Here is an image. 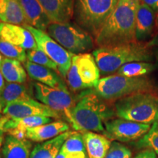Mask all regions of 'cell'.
Segmentation results:
<instances>
[{
	"instance_id": "cell-1",
	"label": "cell",
	"mask_w": 158,
	"mask_h": 158,
	"mask_svg": "<svg viewBox=\"0 0 158 158\" xmlns=\"http://www.w3.org/2000/svg\"><path fill=\"white\" fill-rule=\"evenodd\" d=\"M139 4V0H118L113 13L94 38L97 46H115L137 42L135 23Z\"/></svg>"
},
{
	"instance_id": "cell-2",
	"label": "cell",
	"mask_w": 158,
	"mask_h": 158,
	"mask_svg": "<svg viewBox=\"0 0 158 158\" xmlns=\"http://www.w3.org/2000/svg\"><path fill=\"white\" fill-rule=\"evenodd\" d=\"M94 89L82 92L73 111L74 130L102 133L104 135V124L116 116L115 110Z\"/></svg>"
},
{
	"instance_id": "cell-3",
	"label": "cell",
	"mask_w": 158,
	"mask_h": 158,
	"mask_svg": "<svg viewBox=\"0 0 158 158\" xmlns=\"http://www.w3.org/2000/svg\"><path fill=\"white\" fill-rule=\"evenodd\" d=\"M92 54L95 59L100 75L113 74L123 65L134 62H151L154 59L152 48L146 43L135 42L125 45L98 47Z\"/></svg>"
},
{
	"instance_id": "cell-4",
	"label": "cell",
	"mask_w": 158,
	"mask_h": 158,
	"mask_svg": "<svg viewBox=\"0 0 158 158\" xmlns=\"http://www.w3.org/2000/svg\"><path fill=\"white\" fill-rule=\"evenodd\" d=\"M94 90L106 100H117L136 93L155 94L158 86L155 81L147 76L127 77L118 74L100 78Z\"/></svg>"
},
{
	"instance_id": "cell-5",
	"label": "cell",
	"mask_w": 158,
	"mask_h": 158,
	"mask_svg": "<svg viewBox=\"0 0 158 158\" xmlns=\"http://www.w3.org/2000/svg\"><path fill=\"white\" fill-rule=\"evenodd\" d=\"M116 116L142 124L158 121V98L155 94L136 93L116 100Z\"/></svg>"
},
{
	"instance_id": "cell-6",
	"label": "cell",
	"mask_w": 158,
	"mask_h": 158,
	"mask_svg": "<svg viewBox=\"0 0 158 158\" xmlns=\"http://www.w3.org/2000/svg\"><path fill=\"white\" fill-rule=\"evenodd\" d=\"M118 0H75L73 19L95 38L117 5Z\"/></svg>"
},
{
	"instance_id": "cell-7",
	"label": "cell",
	"mask_w": 158,
	"mask_h": 158,
	"mask_svg": "<svg viewBox=\"0 0 158 158\" xmlns=\"http://www.w3.org/2000/svg\"><path fill=\"white\" fill-rule=\"evenodd\" d=\"M46 32L63 48L76 55L93 50L94 38L76 23H51Z\"/></svg>"
},
{
	"instance_id": "cell-8",
	"label": "cell",
	"mask_w": 158,
	"mask_h": 158,
	"mask_svg": "<svg viewBox=\"0 0 158 158\" xmlns=\"http://www.w3.org/2000/svg\"><path fill=\"white\" fill-rule=\"evenodd\" d=\"M100 79V72L93 54L84 53L73 55L66 77L69 89L73 92L94 89Z\"/></svg>"
},
{
	"instance_id": "cell-9",
	"label": "cell",
	"mask_w": 158,
	"mask_h": 158,
	"mask_svg": "<svg viewBox=\"0 0 158 158\" xmlns=\"http://www.w3.org/2000/svg\"><path fill=\"white\" fill-rule=\"evenodd\" d=\"M34 94L38 101L46 105L54 111L57 112L70 122L74 127L73 111L76 102L68 91V86L54 88L46 85L35 82L33 84Z\"/></svg>"
},
{
	"instance_id": "cell-10",
	"label": "cell",
	"mask_w": 158,
	"mask_h": 158,
	"mask_svg": "<svg viewBox=\"0 0 158 158\" xmlns=\"http://www.w3.org/2000/svg\"><path fill=\"white\" fill-rule=\"evenodd\" d=\"M23 27L32 34L38 48L43 51L57 65L58 73L66 79L74 54L63 48L46 31L35 28L29 24L23 25Z\"/></svg>"
},
{
	"instance_id": "cell-11",
	"label": "cell",
	"mask_w": 158,
	"mask_h": 158,
	"mask_svg": "<svg viewBox=\"0 0 158 158\" xmlns=\"http://www.w3.org/2000/svg\"><path fill=\"white\" fill-rule=\"evenodd\" d=\"M105 133L110 140L130 142L141 139L151 129V124H142L123 118H112L104 124Z\"/></svg>"
},
{
	"instance_id": "cell-12",
	"label": "cell",
	"mask_w": 158,
	"mask_h": 158,
	"mask_svg": "<svg viewBox=\"0 0 158 158\" xmlns=\"http://www.w3.org/2000/svg\"><path fill=\"white\" fill-rule=\"evenodd\" d=\"M2 114L11 118H19L33 116H47L52 118H59L61 117L60 114L54 111L46 105L32 98L10 102L3 109Z\"/></svg>"
},
{
	"instance_id": "cell-13",
	"label": "cell",
	"mask_w": 158,
	"mask_h": 158,
	"mask_svg": "<svg viewBox=\"0 0 158 158\" xmlns=\"http://www.w3.org/2000/svg\"><path fill=\"white\" fill-rule=\"evenodd\" d=\"M0 37L11 44L27 51L38 48L32 34L21 25L1 22Z\"/></svg>"
},
{
	"instance_id": "cell-14",
	"label": "cell",
	"mask_w": 158,
	"mask_h": 158,
	"mask_svg": "<svg viewBox=\"0 0 158 158\" xmlns=\"http://www.w3.org/2000/svg\"><path fill=\"white\" fill-rule=\"evenodd\" d=\"M156 29V13L145 4L140 2L136 13L135 38L139 43H146L154 36Z\"/></svg>"
},
{
	"instance_id": "cell-15",
	"label": "cell",
	"mask_w": 158,
	"mask_h": 158,
	"mask_svg": "<svg viewBox=\"0 0 158 158\" xmlns=\"http://www.w3.org/2000/svg\"><path fill=\"white\" fill-rule=\"evenodd\" d=\"M51 23H68L73 19L75 0H38Z\"/></svg>"
},
{
	"instance_id": "cell-16",
	"label": "cell",
	"mask_w": 158,
	"mask_h": 158,
	"mask_svg": "<svg viewBox=\"0 0 158 158\" xmlns=\"http://www.w3.org/2000/svg\"><path fill=\"white\" fill-rule=\"evenodd\" d=\"M23 64L28 76L33 80L54 88L67 86L61 77L62 76L60 74H57L56 71L46 67L35 64L29 61H26Z\"/></svg>"
},
{
	"instance_id": "cell-17",
	"label": "cell",
	"mask_w": 158,
	"mask_h": 158,
	"mask_svg": "<svg viewBox=\"0 0 158 158\" xmlns=\"http://www.w3.org/2000/svg\"><path fill=\"white\" fill-rule=\"evenodd\" d=\"M27 24L46 31L51 22L38 0H19Z\"/></svg>"
},
{
	"instance_id": "cell-18",
	"label": "cell",
	"mask_w": 158,
	"mask_h": 158,
	"mask_svg": "<svg viewBox=\"0 0 158 158\" xmlns=\"http://www.w3.org/2000/svg\"><path fill=\"white\" fill-rule=\"evenodd\" d=\"M70 126L63 121L52 122L27 130L26 138L33 142H44L69 131Z\"/></svg>"
},
{
	"instance_id": "cell-19",
	"label": "cell",
	"mask_w": 158,
	"mask_h": 158,
	"mask_svg": "<svg viewBox=\"0 0 158 158\" xmlns=\"http://www.w3.org/2000/svg\"><path fill=\"white\" fill-rule=\"evenodd\" d=\"M32 143L28 139H19L7 134L2 147V158H29Z\"/></svg>"
},
{
	"instance_id": "cell-20",
	"label": "cell",
	"mask_w": 158,
	"mask_h": 158,
	"mask_svg": "<svg viewBox=\"0 0 158 158\" xmlns=\"http://www.w3.org/2000/svg\"><path fill=\"white\" fill-rule=\"evenodd\" d=\"M85 147L89 158H105L110 147L109 138L92 131H83Z\"/></svg>"
},
{
	"instance_id": "cell-21",
	"label": "cell",
	"mask_w": 158,
	"mask_h": 158,
	"mask_svg": "<svg viewBox=\"0 0 158 158\" xmlns=\"http://www.w3.org/2000/svg\"><path fill=\"white\" fill-rule=\"evenodd\" d=\"M73 131H68L48 141L37 144L29 158H56L61 148Z\"/></svg>"
},
{
	"instance_id": "cell-22",
	"label": "cell",
	"mask_w": 158,
	"mask_h": 158,
	"mask_svg": "<svg viewBox=\"0 0 158 158\" xmlns=\"http://www.w3.org/2000/svg\"><path fill=\"white\" fill-rule=\"evenodd\" d=\"M0 21L21 26L27 24L19 0H0Z\"/></svg>"
},
{
	"instance_id": "cell-23",
	"label": "cell",
	"mask_w": 158,
	"mask_h": 158,
	"mask_svg": "<svg viewBox=\"0 0 158 158\" xmlns=\"http://www.w3.org/2000/svg\"><path fill=\"white\" fill-rule=\"evenodd\" d=\"M0 71L7 83L25 84L27 73L20 61L5 58L0 65Z\"/></svg>"
},
{
	"instance_id": "cell-24",
	"label": "cell",
	"mask_w": 158,
	"mask_h": 158,
	"mask_svg": "<svg viewBox=\"0 0 158 158\" xmlns=\"http://www.w3.org/2000/svg\"><path fill=\"white\" fill-rule=\"evenodd\" d=\"M31 95L28 86L24 84L7 83L0 94V112L10 102L30 99Z\"/></svg>"
},
{
	"instance_id": "cell-25",
	"label": "cell",
	"mask_w": 158,
	"mask_h": 158,
	"mask_svg": "<svg viewBox=\"0 0 158 158\" xmlns=\"http://www.w3.org/2000/svg\"><path fill=\"white\" fill-rule=\"evenodd\" d=\"M52 118L43 116H33L19 118H11L5 124V132L8 133L12 130H27L30 128L36 127L52 122Z\"/></svg>"
},
{
	"instance_id": "cell-26",
	"label": "cell",
	"mask_w": 158,
	"mask_h": 158,
	"mask_svg": "<svg viewBox=\"0 0 158 158\" xmlns=\"http://www.w3.org/2000/svg\"><path fill=\"white\" fill-rule=\"evenodd\" d=\"M157 69L155 64L149 62H134L121 67L116 74L127 77L145 76Z\"/></svg>"
},
{
	"instance_id": "cell-27",
	"label": "cell",
	"mask_w": 158,
	"mask_h": 158,
	"mask_svg": "<svg viewBox=\"0 0 158 158\" xmlns=\"http://www.w3.org/2000/svg\"><path fill=\"white\" fill-rule=\"evenodd\" d=\"M0 53L5 58L16 59L23 63L25 62L27 59L25 49L11 44L1 37H0Z\"/></svg>"
},
{
	"instance_id": "cell-28",
	"label": "cell",
	"mask_w": 158,
	"mask_h": 158,
	"mask_svg": "<svg viewBox=\"0 0 158 158\" xmlns=\"http://www.w3.org/2000/svg\"><path fill=\"white\" fill-rule=\"evenodd\" d=\"M135 145L138 148H147L153 150L158 155V122L153 124L149 131Z\"/></svg>"
},
{
	"instance_id": "cell-29",
	"label": "cell",
	"mask_w": 158,
	"mask_h": 158,
	"mask_svg": "<svg viewBox=\"0 0 158 158\" xmlns=\"http://www.w3.org/2000/svg\"><path fill=\"white\" fill-rule=\"evenodd\" d=\"M27 61L41 65V66L46 67L58 72L57 65L43 51L38 48L27 51Z\"/></svg>"
},
{
	"instance_id": "cell-30",
	"label": "cell",
	"mask_w": 158,
	"mask_h": 158,
	"mask_svg": "<svg viewBox=\"0 0 158 158\" xmlns=\"http://www.w3.org/2000/svg\"><path fill=\"white\" fill-rule=\"evenodd\" d=\"M132 152L129 148L118 143L112 142L105 158H131Z\"/></svg>"
},
{
	"instance_id": "cell-31",
	"label": "cell",
	"mask_w": 158,
	"mask_h": 158,
	"mask_svg": "<svg viewBox=\"0 0 158 158\" xmlns=\"http://www.w3.org/2000/svg\"><path fill=\"white\" fill-rule=\"evenodd\" d=\"M8 120V117L7 116L4 115L3 114L0 113V149H2L4 141V133L5 132V124Z\"/></svg>"
},
{
	"instance_id": "cell-32",
	"label": "cell",
	"mask_w": 158,
	"mask_h": 158,
	"mask_svg": "<svg viewBox=\"0 0 158 158\" xmlns=\"http://www.w3.org/2000/svg\"><path fill=\"white\" fill-rule=\"evenodd\" d=\"M134 158H157V154L153 150L146 149L139 152Z\"/></svg>"
},
{
	"instance_id": "cell-33",
	"label": "cell",
	"mask_w": 158,
	"mask_h": 158,
	"mask_svg": "<svg viewBox=\"0 0 158 158\" xmlns=\"http://www.w3.org/2000/svg\"><path fill=\"white\" fill-rule=\"evenodd\" d=\"M140 2L145 4L152 8L155 13H158V0H139Z\"/></svg>"
},
{
	"instance_id": "cell-34",
	"label": "cell",
	"mask_w": 158,
	"mask_h": 158,
	"mask_svg": "<svg viewBox=\"0 0 158 158\" xmlns=\"http://www.w3.org/2000/svg\"><path fill=\"white\" fill-rule=\"evenodd\" d=\"M146 45L149 48H153L155 47L158 48V31H156L154 36L146 43Z\"/></svg>"
},
{
	"instance_id": "cell-35",
	"label": "cell",
	"mask_w": 158,
	"mask_h": 158,
	"mask_svg": "<svg viewBox=\"0 0 158 158\" xmlns=\"http://www.w3.org/2000/svg\"><path fill=\"white\" fill-rule=\"evenodd\" d=\"M5 80L2 74L1 71H0V93H2V92L4 90V89L5 87Z\"/></svg>"
},
{
	"instance_id": "cell-36",
	"label": "cell",
	"mask_w": 158,
	"mask_h": 158,
	"mask_svg": "<svg viewBox=\"0 0 158 158\" xmlns=\"http://www.w3.org/2000/svg\"><path fill=\"white\" fill-rule=\"evenodd\" d=\"M154 52V57L155 59V65L157 67V69H158V48H155V51H153Z\"/></svg>"
},
{
	"instance_id": "cell-37",
	"label": "cell",
	"mask_w": 158,
	"mask_h": 158,
	"mask_svg": "<svg viewBox=\"0 0 158 158\" xmlns=\"http://www.w3.org/2000/svg\"><path fill=\"white\" fill-rule=\"evenodd\" d=\"M56 158H66V157H65L64 152L60 149V151H59V152L58 153V155H57Z\"/></svg>"
},
{
	"instance_id": "cell-38",
	"label": "cell",
	"mask_w": 158,
	"mask_h": 158,
	"mask_svg": "<svg viewBox=\"0 0 158 158\" xmlns=\"http://www.w3.org/2000/svg\"><path fill=\"white\" fill-rule=\"evenodd\" d=\"M158 31V13L156 14V29H155V32Z\"/></svg>"
},
{
	"instance_id": "cell-39",
	"label": "cell",
	"mask_w": 158,
	"mask_h": 158,
	"mask_svg": "<svg viewBox=\"0 0 158 158\" xmlns=\"http://www.w3.org/2000/svg\"><path fill=\"white\" fill-rule=\"evenodd\" d=\"M1 22H2V21H0V23H1Z\"/></svg>"
},
{
	"instance_id": "cell-40",
	"label": "cell",
	"mask_w": 158,
	"mask_h": 158,
	"mask_svg": "<svg viewBox=\"0 0 158 158\" xmlns=\"http://www.w3.org/2000/svg\"><path fill=\"white\" fill-rule=\"evenodd\" d=\"M0 158H1V157H0Z\"/></svg>"
}]
</instances>
